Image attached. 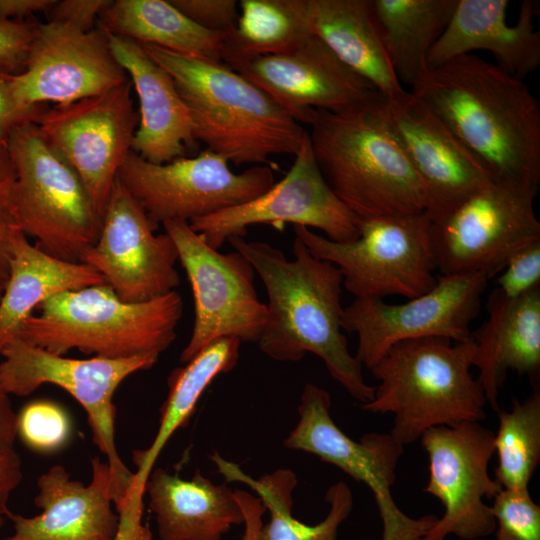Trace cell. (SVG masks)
Returning a JSON list of instances; mask_svg holds the SVG:
<instances>
[{
  "mask_svg": "<svg viewBox=\"0 0 540 540\" xmlns=\"http://www.w3.org/2000/svg\"><path fill=\"white\" fill-rule=\"evenodd\" d=\"M445 123L490 181L540 183V104L523 80L474 54L425 68L411 90Z\"/></svg>",
  "mask_w": 540,
  "mask_h": 540,
  "instance_id": "cell-1",
  "label": "cell"
},
{
  "mask_svg": "<svg viewBox=\"0 0 540 540\" xmlns=\"http://www.w3.org/2000/svg\"><path fill=\"white\" fill-rule=\"evenodd\" d=\"M253 266L267 293V318L259 349L280 362L301 360L313 353L330 376L361 404L374 386L366 383L362 365L348 348L343 333L342 275L333 264L313 256L295 237L293 259L269 243L243 237L227 240Z\"/></svg>",
  "mask_w": 540,
  "mask_h": 540,
  "instance_id": "cell-2",
  "label": "cell"
},
{
  "mask_svg": "<svg viewBox=\"0 0 540 540\" xmlns=\"http://www.w3.org/2000/svg\"><path fill=\"white\" fill-rule=\"evenodd\" d=\"M141 44V43H140ZM174 80L196 141L235 165L295 155L307 133L281 105L221 62L142 44Z\"/></svg>",
  "mask_w": 540,
  "mask_h": 540,
  "instance_id": "cell-3",
  "label": "cell"
},
{
  "mask_svg": "<svg viewBox=\"0 0 540 540\" xmlns=\"http://www.w3.org/2000/svg\"><path fill=\"white\" fill-rule=\"evenodd\" d=\"M310 126L324 179L357 218L425 213L424 187L391 130L384 97L339 113L316 110Z\"/></svg>",
  "mask_w": 540,
  "mask_h": 540,
  "instance_id": "cell-4",
  "label": "cell"
},
{
  "mask_svg": "<svg viewBox=\"0 0 540 540\" xmlns=\"http://www.w3.org/2000/svg\"><path fill=\"white\" fill-rule=\"evenodd\" d=\"M475 344L441 337L406 340L393 345L370 369L378 381L373 398L361 409L392 414L389 434L411 444L432 427L486 418V398L470 373Z\"/></svg>",
  "mask_w": 540,
  "mask_h": 540,
  "instance_id": "cell-5",
  "label": "cell"
},
{
  "mask_svg": "<svg viewBox=\"0 0 540 540\" xmlns=\"http://www.w3.org/2000/svg\"><path fill=\"white\" fill-rule=\"evenodd\" d=\"M22 324L18 339L54 354L72 349L105 358L160 355L175 340L183 299L175 290L130 303L105 283L59 293ZM16 338V339H17Z\"/></svg>",
  "mask_w": 540,
  "mask_h": 540,
  "instance_id": "cell-6",
  "label": "cell"
},
{
  "mask_svg": "<svg viewBox=\"0 0 540 540\" xmlns=\"http://www.w3.org/2000/svg\"><path fill=\"white\" fill-rule=\"evenodd\" d=\"M0 355L3 356L0 383L9 395L27 396L41 385L52 384L64 389L82 406L87 413L93 442L106 456L111 471L112 499L119 520L141 518L144 503L134 497V473L121 460L117 450L113 396L127 377L153 367L159 355L74 359L18 338L9 342Z\"/></svg>",
  "mask_w": 540,
  "mask_h": 540,
  "instance_id": "cell-7",
  "label": "cell"
},
{
  "mask_svg": "<svg viewBox=\"0 0 540 540\" xmlns=\"http://www.w3.org/2000/svg\"><path fill=\"white\" fill-rule=\"evenodd\" d=\"M7 145L16 173L8 205L17 226L43 251L80 262L102 223L81 179L35 122L15 128Z\"/></svg>",
  "mask_w": 540,
  "mask_h": 540,
  "instance_id": "cell-8",
  "label": "cell"
},
{
  "mask_svg": "<svg viewBox=\"0 0 540 540\" xmlns=\"http://www.w3.org/2000/svg\"><path fill=\"white\" fill-rule=\"evenodd\" d=\"M359 235L336 242L294 225L295 237L318 259L338 268L342 285L355 298L403 296L428 292L437 282L431 221L425 213L359 219Z\"/></svg>",
  "mask_w": 540,
  "mask_h": 540,
  "instance_id": "cell-9",
  "label": "cell"
},
{
  "mask_svg": "<svg viewBox=\"0 0 540 540\" xmlns=\"http://www.w3.org/2000/svg\"><path fill=\"white\" fill-rule=\"evenodd\" d=\"M330 408V394L307 383L298 406V423L285 439V447L313 454L364 483L382 520L381 540H423L438 517H410L397 506L392 494L404 445L383 432H368L356 441L336 425Z\"/></svg>",
  "mask_w": 540,
  "mask_h": 540,
  "instance_id": "cell-10",
  "label": "cell"
},
{
  "mask_svg": "<svg viewBox=\"0 0 540 540\" xmlns=\"http://www.w3.org/2000/svg\"><path fill=\"white\" fill-rule=\"evenodd\" d=\"M194 297V325L180 354L182 364L222 338L257 343L267 307L254 285L255 270L238 251L220 253L194 231L189 222H164Z\"/></svg>",
  "mask_w": 540,
  "mask_h": 540,
  "instance_id": "cell-11",
  "label": "cell"
},
{
  "mask_svg": "<svg viewBox=\"0 0 540 540\" xmlns=\"http://www.w3.org/2000/svg\"><path fill=\"white\" fill-rule=\"evenodd\" d=\"M537 192L489 182L431 222L436 269L442 275L485 273L490 278L501 272L515 253L540 240Z\"/></svg>",
  "mask_w": 540,
  "mask_h": 540,
  "instance_id": "cell-12",
  "label": "cell"
},
{
  "mask_svg": "<svg viewBox=\"0 0 540 540\" xmlns=\"http://www.w3.org/2000/svg\"><path fill=\"white\" fill-rule=\"evenodd\" d=\"M228 163L208 149L162 164L151 163L132 151L118 179L156 226L174 220L190 222L244 204L274 184L268 165L235 173Z\"/></svg>",
  "mask_w": 540,
  "mask_h": 540,
  "instance_id": "cell-13",
  "label": "cell"
},
{
  "mask_svg": "<svg viewBox=\"0 0 540 540\" xmlns=\"http://www.w3.org/2000/svg\"><path fill=\"white\" fill-rule=\"evenodd\" d=\"M489 279L485 273L441 275L428 292L400 304L355 298L343 309L342 328L357 336L356 359L370 370L398 342L428 337L470 340V324L480 311Z\"/></svg>",
  "mask_w": 540,
  "mask_h": 540,
  "instance_id": "cell-14",
  "label": "cell"
},
{
  "mask_svg": "<svg viewBox=\"0 0 540 540\" xmlns=\"http://www.w3.org/2000/svg\"><path fill=\"white\" fill-rule=\"evenodd\" d=\"M127 78L97 96L43 109L36 120L53 149L76 172L103 217L119 171L132 152L139 116Z\"/></svg>",
  "mask_w": 540,
  "mask_h": 540,
  "instance_id": "cell-15",
  "label": "cell"
},
{
  "mask_svg": "<svg viewBox=\"0 0 540 540\" xmlns=\"http://www.w3.org/2000/svg\"><path fill=\"white\" fill-rule=\"evenodd\" d=\"M420 440L429 459L423 491L444 506V514L423 540H446L450 535L476 540L493 534L495 520L485 499L502 490L488 473L495 454L494 432L481 422L467 421L432 427Z\"/></svg>",
  "mask_w": 540,
  "mask_h": 540,
  "instance_id": "cell-16",
  "label": "cell"
},
{
  "mask_svg": "<svg viewBox=\"0 0 540 540\" xmlns=\"http://www.w3.org/2000/svg\"><path fill=\"white\" fill-rule=\"evenodd\" d=\"M286 175L258 197L189 222L204 241L218 250L231 237H243L255 224L281 228L290 223L321 230L336 242L359 235L358 218L324 179L313 155L308 131Z\"/></svg>",
  "mask_w": 540,
  "mask_h": 540,
  "instance_id": "cell-17",
  "label": "cell"
},
{
  "mask_svg": "<svg viewBox=\"0 0 540 540\" xmlns=\"http://www.w3.org/2000/svg\"><path fill=\"white\" fill-rule=\"evenodd\" d=\"M156 225L117 178L96 242L81 263L94 268L123 301L147 302L178 287V255L167 233Z\"/></svg>",
  "mask_w": 540,
  "mask_h": 540,
  "instance_id": "cell-18",
  "label": "cell"
},
{
  "mask_svg": "<svg viewBox=\"0 0 540 540\" xmlns=\"http://www.w3.org/2000/svg\"><path fill=\"white\" fill-rule=\"evenodd\" d=\"M105 33L67 22L38 24L23 70L15 74L20 98L32 106L69 104L103 94L128 77Z\"/></svg>",
  "mask_w": 540,
  "mask_h": 540,
  "instance_id": "cell-19",
  "label": "cell"
},
{
  "mask_svg": "<svg viewBox=\"0 0 540 540\" xmlns=\"http://www.w3.org/2000/svg\"><path fill=\"white\" fill-rule=\"evenodd\" d=\"M230 68L301 124L310 125L316 110L339 113L383 97L313 33L287 52L255 57Z\"/></svg>",
  "mask_w": 540,
  "mask_h": 540,
  "instance_id": "cell-20",
  "label": "cell"
},
{
  "mask_svg": "<svg viewBox=\"0 0 540 540\" xmlns=\"http://www.w3.org/2000/svg\"><path fill=\"white\" fill-rule=\"evenodd\" d=\"M387 120L426 194L431 222L488 184L489 177L439 116L411 91L385 99Z\"/></svg>",
  "mask_w": 540,
  "mask_h": 540,
  "instance_id": "cell-21",
  "label": "cell"
},
{
  "mask_svg": "<svg viewBox=\"0 0 540 540\" xmlns=\"http://www.w3.org/2000/svg\"><path fill=\"white\" fill-rule=\"evenodd\" d=\"M89 484L54 465L37 480L34 504L41 513H10L14 533L2 540H114L119 517L112 509V476L107 462L91 459Z\"/></svg>",
  "mask_w": 540,
  "mask_h": 540,
  "instance_id": "cell-22",
  "label": "cell"
},
{
  "mask_svg": "<svg viewBox=\"0 0 540 540\" xmlns=\"http://www.w3.org/2000/svg\"><path fill=\"white\" fill-rule=\"evenodd\" d=\"M507 0H458L449 23L426 58V68H433L475 50L493 54L497 64L523 80L540 65V32L533 18L536 1L524 0L517 22L507 23Z\"/></svg>",
  "mask_w": 540,
  "mask_h": 540,
  "instance_id": "cell-23",
  "label": "cell"
},
{
  "mask_svg": "<svg viewBox=\"0 0 540 540\" xmlns=\"http://www.w3.org/2000/svg\"><path fill=\"white\" fill-rule=\"evenodd\" d=\"M104 33L115 59L129 75L140 104L132 151L155 164L184 157L197 141L190 113L171 75L142 44Z\"/></svg>",
  "mask_w": 540,
  "mask_h": 540,
  "instance_id": "cell-24",
  "label": "cell"
},
{
  "mask_svg": "<svg viewBox=\"0 0 540 540\" xmlns=\"http://www.w3.org/2000/svg\"><path fill=\"white\" fill-rule=\"evenodd\" d=\"M488 318L472 332V366L486 402L500 410L498 398L509 371L536 381L540 374V287L517 298L495 288L486 304Z\"/></svg>",
  "mask_w": 540,
  "mask_h": 540,
  "instance_id": "cell-25",
  "label": "cell"
},
{
  "mask_svg": "<svg viewBox=\"0 0 540 540\" xmlns=\"http://www.w3.org/2000/svg\"><path fill=\"white\" fill-rule=\"evenodd\" d=\"M160 540H221L243 524L241 507L226 484H215L197 470L191 479L153 469L145 485Z\"/></svg>",
  "mask_w": 540,
  "mask_h": 540,
  "instance_id": "cell-26",
  "label": "cell"
},
{
  "mask_svg": "<svg viewBox=\"0 0 540 540\" xmlns=\"http://www.w3.org/2000/svg\"><path fill=\"white\" fill-rule=\"evenodd\" d=\"M310 31L385 99L405 91L386 53L371 0H299Z\"/></svg>",
  "mask_w": 540,
  "mask_h": 540,
  "instance_id": "cell-27",
  "label": "cell"
},
{
  "mask_svg": "<svg viewBox=\"0 0 540 540\" xmlns=\"http://www.w3.org/2000/svg\"><path fill=\"white\" fill-rule=\"evenodd\" d=\"M99 284H105V280L91 266L57 258L18 231L0 299V353L18 337L24 321L43 302L65 291Z\"/></svg>",
  "mask_w": 540,
  "mask_h": 540,
  "instance_id": "cell-28",
  "label": "cell"
},
{
  "mask_svg": "<svg viewBox=\"0 0 540 540\" xmlns=\"http://www.w3.org/2000/svg\"><path fill=\"white\" fill-rule=\"evenodd\" d=\"M98 21L100 29L106 33L223 63L226 31L199 26L170 1L111 0Z\"/></svg>",
  "mask_w": 540,
  "mask_h": 540,
  "instance_id": "cell-29",
  "label": "cell"
},
{
  "mask_svg": "<svg viewBox=\"0 0 540 540\" xmlns=\"http://www.w3.org/2000/svg\"><path fill=\"white\" fill-rule=\"evenodd\" d=\"M240 346L241 342L236 338L219 339L169 375V391L160 410L156 436L149 448L133 451L132 460L136 466L133 493L137 501H143L147 479L170 437L188 423L212 381L237 365Z\"/></svg>",
  "mask_w": 540,
  "mask_h": 540,
  "instance_id": "cell-30",
  "label": "cell"
},
{
  "mask_svg": "<svg viewBox=\"0 0 540 540\" xmlns=\"http://www.w3.org/2000/svg\"><path fill=\"white\" fill-rule=\"evenodd\" d=\"M211 459L227 481L250 486L269 512V521L263 524L259 540H337L340 525L352 511V491L345 482L339 481L326 492L325 500L329 504L326 517L315 525L305 524L292 515V493L297 485L292 470L277 469L255 479L217 453Z\"/></svg>",
  "mask_w": 540,
  "mask_h": 540,
  "instance_id": "cell-31",
  "label": "cell"
},
{
  "mask_svg": "<svg viewBox=\"0 0 540 540\" xmlns=\"http://www.w3.org/2000/svg\"><path fill=\"white\" fill-rule=\"evenodd\" d=\"M382 41L400 83L412 87L458 0H371Z\"/></svg>",
  "mask_w": 540,
  "mask_h": 540,
  "instance_id": "cell-32",
  "label": "cell"
},
{
  "mask_svg": "<svg viewBox=\"0 0 540 540\" xmlns=\"http://www.w3.org/2000/svg\"><path fill=\"white\" fill-rule=\"evenodd\" d=\"M238 6L236 25L224 39L222 62L228 67L287 52L312 33L299 0H241Z\"/></svg>",
  "mask_w": 540,
  "mask_h": 540,
  "instance_id": "cell-33",
  "label": "cell"
},
{
  "mask_svg": "<svg viewBox=\"0 0 540 540\" xmlns=\"http://www.w3.org/2000/svg\"><path fill=\"white\" fill-rule=\"evenodd\" d=\"M497 412L494 479L503 489H529L540 463V391L534 390L523 401L513 398L510 410Z\"/></svg>",
  "mask_w": 540,
  "mask_h": 540,
  "instance_id": "cell-34",
  "label": "cell"
},
{
  "mask_svg": "<svg viewBox=\"0 0 540 540\" xmlns=\"http://www.w3.org/2000/svg\"><path fill=\"white\" fill-rule=\"evenodd\" d=\"M72 424L66 410L45 399L26 403L16 420V436L25 446L38 453H53L69 441Z\"/></svg>",
  "mask_w": 540,
  "mask_h": 540,
  "instance_id": "cell-35",
  "label": "cell"
},
{
  "mask_svg": "<svg viewBox=\"0 0 540 540\" xmlns=\"http://www.w3.org/2000/svg\"><path fill=\"white\" fill-rule=\"evenodd\" d=\"M495 540H540V505L529 489H503L490 505Z\"/></svg>",
  "mask_w": 540,
  "mask_h": 540,
  "instance_id": "cell-36",
  "label": "cell"
},
{
  "mask_svg": "<svg viewBox=\"0 0 540 540\" xmlns=\"http://www.w3.org/2000/svg\"><path fill=\"white\" fill-rule=\"evenodd\" d=\"M537 287H540V240L507 261L495 289L508 298H517Z\"/></svg>",
  "mask_w": 540,
  "mask_h": 540,
  "instance_id": "cell-37",
  "label": "cell"
},
{
  "mask_svg": "<svg viewBox=\"0 0 540 540\" xmlns=\"http://www.w3.org/2000/svg\"><path fill=\"white\" fill-rule=\"evenodd\" d=\"M194 23L211 31H227L238 19L236 0H169Z\"/></svg>",
  "mask_w": 540,
  "mask_h": 540,
  "instance_id": "cell-38",
  "label": "cell"
},
{
  "mask_svg": "<svg viewBox=\"0 0 540 540\" xmlns=\"http://www.w3.org/2000/svg\"><path fill=\"white\" fill-rule=\"evenodd\" d=\"M15 74L0 69V139L6 140L18 126L36 122L42 106L25 103L19 96Z\"/></svg>",
  "mask_w": 540,
  "mask_h": 540,
  "instance_id": "cell-39",
  "label": "cell"
},
{
  "mask_svg": "<svg viewBox=\"0 0 540 540\" xmlns=\"http://www.w3.org/2000/svg\"><path fill=\"white\" fill-rule=\"evenodd\" d=\"M37 24L23 20L0 21V69L23 70Z\"/></svg>",
  "mask_w": 540,
  "mask_h": 540,
  "instance_id": "cell-40",
  "label": "cell"
},
{
  "mask_svg": "<svg viewBox=\"0 0 540 540\" xmlns=\"http://www.w3.org/2000/svg\"><path fill=\"white\" fill-rule=\"evenodd\" d=\"M110 2L111 0H56L48 14L50 20L67 22L90 31Z\"/></svg>",
  "mask_w": 540,
  "mask_h": 540,
  "instance_id": "cell-41",
  "label": "cell"
},
{
  "mask_svg": "<svg viewBox=\"0 0 540 540\" xmlns=\"http://www.w3.org/2000/svg\"><path fill=\"white\" fill-rule=\"evenodd\" d=\"M22 463L14 448L0 451V516L10 513L8 500L22 481Z\"/></svg>",
  "mask_w": 540,
  "mask_h": 540,
  "instance_id": "cell-42",
  "label": "cell"
},
{
  "mask_svg": "<svg viewBox=\"0 0 540 540\" xmlns=\"http://www.w3.org/2000/svg\"><path fill=\"white\" fill-rule=\"evenodd\" d=\"M235 497L241 507L244 518V533L241 540H259L266 511L262 501L244 490H235Z\"/></svg>",
  "mask_w": 540,
  "mask_h": 540,
  "instance_id": "cell-43",
  "label": "cell"
},
{
  "mask_svg": "<svg viewBox=\"0 0 540 540\" xmlns=\"http://www.w3.org/2000/svg\"><path fill=\"white\" fill-rule=\"evenodd\" d=\"M20 231L8 203H0V274L8 277L15 234Z\"/></svg>",
  "mask_w": 540,
  "mask_h": 540,
  "instance_id": "cell-44",
  "label": "cell"
},
{
  "mask_svg": "<svg viewBox=\"0 0 540 540\" xmlns=\"http://www.w3.org/2000/svg\"><path fill=\"white\" fill-rule=\"evenodd\" d=\"M56 0H0V21L21 20L34 13H48Z\"/></svg>",
  "mask_w": 540,
  "mask_h": 540,
  "instance_id": "cell-45",
  "label": "cell"
},
{
  "mask_svg": "<svg viewBox=\"0 0 540 540\" xmlns=\"http://www.w3.org/2000/svg\"><path fill=\"white\" fill-rule=\"evenodd\" d=\"M17 413L14 412L9 394L0 383V451L14 448Z\"/></svg>",
  "mask_w": 540,
  "mask_h": 540,
  "instance_id": "cell-46",
  "label": "cell"
},
{
  "mask_svg": "<svg viewBox=\"0 0 540 540\" xmlns=\"http://www.w3.org/2000/svg\"><path fill=\"white\" fill-rule=\"evenodd\" d=\"M16 173L7 139H0V203H8Z\"/></svg>",
  "mask_w": 540,
  "mask_h": 540,
  "instance_id": "cell-47",
  "label": "cell"
},
{
  "mask_svg": "<svg viewBox=\"0 0 540 540\" xmlns=\"http://www.w3.org/2000/svg\"><path fill=\"white\" fill-rule=\"evenodd\" d=\"M7 279H8V277L0 274V296L2 295V293H3L4 289H5Z\"/></svg>",
  "mask_w": 540,
  "mask_h": 540,
  "instance_id": "cell-48",
  "label": "cell"
},
{
  "mask_svg": "<svg viewBox=\"0 0 540 540\" xmlns=\"http://www.w3.org/2000/svg\"><path fill=\"white\" fill-rule=\"evenodd\" d=\"M4 521H5V517L0 516V529H1L2 525L4 524Z\"/></svg>",
  "mask_w": 540,
  "mask_h": 540,
  "instance_id": "cell-49",
  "label": "cell"
}]
</instances>
